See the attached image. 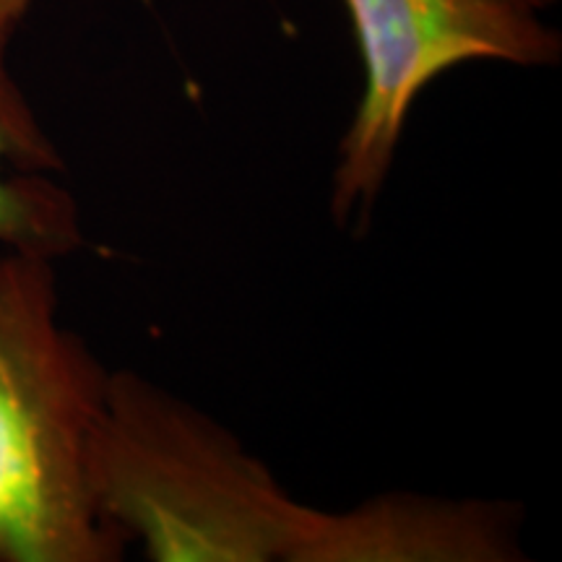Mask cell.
Listing matches in <instances>:
<instances>
[{
    "instance_id": "6da1fadb",
    "label": "cell",
    "mask_w": 562,
    "mask_h": 562,
    "mask_svg": "<svg viewBox=\"0 0 562 562\" xmlns=\"http://www.w3.org/2000/svg\"><path fill=\"white\" fill-rule=\"evenodd\" d=\"M89 490L157 562H292L311 513L227 427L131 370L108 378Z\"/></svg>"
},
{
    "instance_id": "7a4b0ae2",
    "label": "cell",
    "mask_w": 562,
    "mask_h": 562,
    "mask_svg": "<svg viewBox=\"0 0 562 562\" xmlns=\"http://www.w3.org/2000/svg\"><path fill=\"white\" fill-rule=\"evenodd\" d=\"M110 372L60 326L55 261L0 258V562H115L89 490Z\"/></svg>"
},
{
    "instance_id": "3957f363",
    "label": "cell",
    "mask_w": 562,
    "mask_h": 562,
    "mask_svg": "<svg viewBox=\"0 0 562 562\" xmlns=\"http://www.w3.org/2000/svg\"><path fill=\"white\" fill-rule=\"evenodd\" d=\"M364 63V91L341 138L331 209L368 220L414 100L467 60L550 66L560 34L518 0H344Z\"/></svg>"
},
{
    "instance_id": "277c9868",
    "label": "cell",
    "mask_w": 562,
    "mask_h": 562,
    "mask_svg": "<svg viewBox=\"0 0 562 562\" xmlns=\"http://www.w3.org/2000/svg\"><path fill=\"white\" fill-rule=\"evenodd\" d=\"M510 513L484 503L381 495L351 510L311 508L294 562L518 560Z\"/></svg>"
},
{
    "instance_id": "5b68a950",
    "label": "cell",
    "mask_w": 562,
    "mask_h": 562,
    "mask_svg": "<svg viewBox=\"0 0 562 562\" xmlns=\"http://www.w3.org/2000/svg\"><path fill=\"white\" fill-rule=\"evenodd\" d=\"M63 157L0 55V245L58 261L81 248L79 206L53 180Z\"/></svg>"
},
{
    "instance_id": "8992f818",
    "label": "cell",
    "mask_w": 562,
    "mask_h": 562,
    "mask_svg": "<svg viewBox=\"0 0 562 562\" xmlns=\"http://www.w3.org/2000/svg\"><path fill=\"white\" fill-rule=\"evenodd\" d=\"M32 0H0V55H5V47L16 32L19 21L24 19Z\"/></svg>"
},
{
    "instance_id": "52a82bcc",
    "label": "cell",
    "mask_w": 562,
    "mask_h": 562,
    "mask_svg": "<svg viewBox=\"0 0 562 562\" xmlns=\"http://www.w3.org/2000/svg\"><path fill=\"white\" fill-rule=\"evenodd\" d=\"M518 3L526 5V9H531V11H539V9H547V5L554 3V0H518Z\"/></svg>"
}]
</instances>
